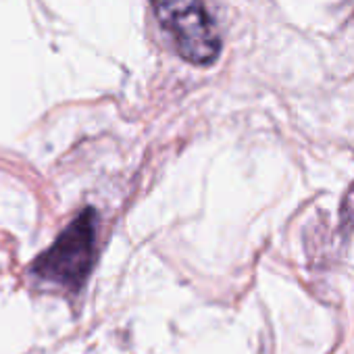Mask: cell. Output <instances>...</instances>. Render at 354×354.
Listing matches in <instances>:
<instances>
[{
	"label": "cell",
	"instance_id": "6da1fadb",
	"mask_svg": "<svg viewBox=\"0 0 354 354\" xmlns=\"http://www.w3.org/2000/svg\"><path fill=\"white\" fill-rule=\"evenodd\" d=\"M98 213L84 209L57 242L34 263V273L71 292L82 290L96 263Z\"/></svg>",
	"mask_w": 354,
	"mask_h": 354
},
{
	"label": "cell",
	"instance_id": "3957f363",
	"mask_svg": "<svg viewBox=\"0 0 354 354\" xmlns=\"http://www.w3.org/2000/svg\"><path fill=\"white\" fill-rule=\"evenodd\" d=\"M339 219H342V227H352L354 225V184L348 188V192H346V196L342 201Z\"/></svg>",
	"mask_w": 354,
	"mask_h": 354
},
{
	"label": "cell",
	"instance_id": "7a4b0ae2",
	"mask_svg": "<svg viewBox=\"0 0 354 354\" xmlns=\"http://www.w3.org/2000/svg\"><path fill=\"white\" fill-rule=\"evenodd\" d=\"M150 5L182 59L211 65L219 57L221 40L203 0H150Z\"/></svg>",
	"mask_w": 354,
	"mask_h": 354
}]
</instances>
